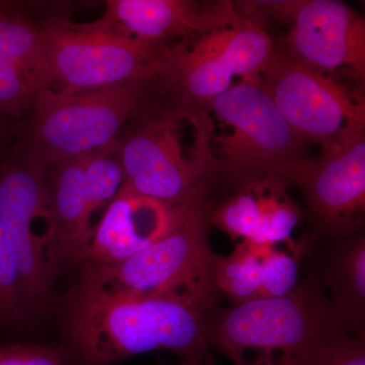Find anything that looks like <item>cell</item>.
I'll list each match as a JSON object with an SVG mask.
<instances>
[{
	"label": "cell",
	"instance_id": "6da1fadb",
	"mask_svg": "<svg viewBox=\"0 0 365 365\" xmlns=\"http://www.w3.org/2000/svg\"><path fill=\"white\" fill-rule=\"evenodd\" d=\"M211 309L176 297L104 299L71 287L62 304L59 346L66 365H113L158 350L201 364L209 348L205 318Z\"/></svg>",
	"mask_w": 365,
	"mask_h": 365
},
{
	"label": "cell",
	"instance_id": "7a4b0ae2",
	"mask_svg": "<svg viewBox=\"0 0 365 365\" xmlns=\"http://www.w3.org/2000/svg\"><path fill=\"white\" fill-rule=\"evenodd\" d=\"M205 335L235 365H327L356 334L311 272L282 297L215 307L206 314Z\"/></svg>",
	"mask_w": 365,
	"mask_h": 365
},
{
	"label": "cell",
	"instance_id": "3957f363",
	"mask_svg": "<svg viewBox=\"0 0 365 365\" xmlns=\"http://www.w3.org/2000/svg\"><path fill=\"white\" fill-rule=\"evenodd\" d=\"M215 127L208 110L179 98L169 108L150 113L118 143L123 187L170 205L209 203L215 191Z\"/></svg>",
	"mask_w": 365,
	"mask_h": 365
},
{
	"label": "cell",
	"instance_id": "277c9868",
	"mask_svg": "<svg viewBox=\"0 0 365 365\" xmlns=\"http://www.w3.org/2000/svg\"><path fill=\"white\" fill-rule=\"evenodd\" d=\"M210 205L194 208L174 232L126 260L81 264L73 287L104 299L169 297L217 307L222 294L216 283L218 255L209 242Z\"/></svg>",
	"mask_w": 365,
	"mask_h": 365
},
{
	"label": "cell",
	"instance_id": "5b68a950",
	"mask_svg": "<svg viewBox=\"0 0 365 365\" xmlns=\"http://www.w3.org/2000/svg\"><path fill=\"white\" fill-rule=\"evenodd\" d=\"M151 83H125L97 90L45 88L36 96L30 117L14 127L9 153L46 170L116 141L127 119L143 109Z\"/></svg>",
	"mask_w": 365,
	"mask_h": 365
},
{
	"label": "cell",
	"instance_id": "8992f818",
	"mask_svg": "<svg viewBox=\"0 0 365 365\" xmlns=\"http://www.w3.org/2000/svg\"><path fill=\"white\" fill-rule=\"evenodd\" d=\"M208 111L220 129L211 139L215 190L232 192L267 178L287 180L307 158L309 143L283 119L259 81L234 83L211 101Z\"/></svg>",
	"mask_w": 365,
	"mask_h": 365
},
{
	"label": "cell",
	"instance_id": "52a82bcc",
	"mask_svg": "<svg viewBox=\"0 0 365 365\" xmlns=\"http://www.w3.org/2000/svg\"><path fill=\"white\" fill-rule=\"evenodd\" d=\"M41 25L54 90L91 91L160 79L170 83L176 47L131 39L93 23L53 19Z\"/></svg>",
	"mask_w": 365,
	"mask_h": 365
},
{
	"label": "cell",
	"instance_id": "ba28073f",
	"mask_svg": "<svg viewBox=\"0 0 365 365\" xmlns=\"http://www.w3.org/2000/svg\"><path fill=\"white\" fill-rule=\"evenodd\" d=\"M0 163V212L18 273L26 323L57 307L60 264L45 170L7 153Z\"/></svg>",
	"mask_w": 365,
	"mask_h": 365
},
{
	"label": "cell",
	"instance_id": "9c48e42d",
	"mask_svg": "<svg viewBox=\"0 0 365 365\" xmlns=\"http://www.w3.org/2000/svg\"><path fill=\"white\" fill-rule=\"evenodd\" d=\"M259 83L292 130L322 153L365 134L361 88L316 71L276 49Z\"/></svg>",
	"mask_w": 365,
	"mask_h": 365
},
{
	"label": "cell",
	"instance_id": "30bf717a",
	"mask_svg": "<svg viewBox=\"0 0 365 365\" xmlns=\"http://www.w3.org/2000/svg\"><path fill=\"white\" fill-rule=\"evenodd\" d=\"M274 52L265 29L239 14L190 45L177 46L170 83L180 101L208 110L213 98L234 85L235 78L259 81Z\"/></svg>",
	"mask_w": 365,
	"mask_h": 365
},
{
	"label": "cell",
	"instance_id": "8fae6325",
	"mask_svg": "<svg viewBox=\"0 0 365 365\" xmlns=\"http://www.w3.org/2000/svg\"><path fill=\"white\" fill-rule=\"evenodd\" d=\"M304 195L313 234L342 240L361 232L365 213V134L318 158L307 157L288 174Z\"/></svg>",
	"mask_w": 365,
	"mask_h": 365
},
{
	"label": "cell",
	"instance_id": "7c38bea8",
	"mask_svg": "<svg viewBox=\"0 0 365 365\" xmlns=\"http://www.w3.org/2000/svg\"><path fill=\"white\" fill-rule=\"evenodd\" d=\"M282 21H289L288 54L312 68L364 88L365 20L339 0H284Z\"/></svg>",
	"mask_w": 365,
	"mask_h": 365
},
{
	"label": "cell",
	"instance_id": "4fadbf2b",
	"mask_svg": "<svg viewBox=\"0 0 365 365\" xmlns=\"http://www.w3.org/2000/svg\"><path fill=\"white\" fill-rule=\"evenodd\" d=\"M230 1L109 0L98 28L143 42L168 44L173 38L194 39L237 16Z\"/></svg>",
	"mask_w": 365,
	"mask_h": 365
},
{
	"label": "cell",
	"instance_id": "5bb4252c",
	"mask_svg": "<svg viewBox=\"0 0 365 365\" xmlns=\"http://www.w3.org/2000/svg\"><path fill=\"white\" fill-rule=\"evenodd\" d=\"M195 207L170 205L122 186L95 227L83 263L126 260L174 232Z\"/></svg>",
	"mask_w": 365,
	"mask_h": 365
},
{
	"label": "cell",
	"instance_id": "9a60e30c",
	"mask_svg": "<svg viewBox=\"0 0 365 365\" xmlns=\"http://www.w3.org/2000/svg\"><path fill=\"white\" fill-rule=\"evenodd\" d=\"M284 178H267L244 185L208 209L209 225L232 242L277 244L294 239L304 211L290 195Z\"/></svg>",
	"mask_w": 365,
	"mask_h": 365
},
{
	"label": "cell",
	"instance_id": "2e32d148",
	"mask_svg": "<svg viewBox=\"0 0 365 365\" xmlns=\"http://www.w3.org/2000/svg\"><path fill=\"white\" fill-rule=\"evenodd\" d=\"M312 237L257 244L235 242L228 256H218L216 283L232 304L287 294L299 283V267L311 247Z\"/></svg>",
	"mask_w": 365,
	"mask_h": 365
},
{
	"label": "cell",
	"instance_id": "e0dca14e",
	"mask_svg": "<svg viewBox=\"0 0 365 365\" xmlns=\"http://www.w3.org/2000/svg\"><path fill=\"white\" fill-rule=\"evenodd\" d=\"M85 155L46 168L54 242L60 264L81 265L93 239L90 196L85 177Z\"/></svg>",
	"mask_w": 365,
	"mask_h": 365
},
{
	"label": "cell",
	"instance_id": "ac0fdd59",
	"mask_svg": "<svg viewBox=\"0 0 365 365\" xmlns=\"http://www.w3.org/2000/svg\"><path fill=\"white\" fill-rule=\"evenodd\" d=\"M322 240L324 246H319L314 235L309 249L317 257L312 273L328 290L334 311L348 331L365 333L364 232L342 240Z\"/></svg>",
	"mask_w": 365,
	"mask_h": 365
},
{
	"label": "cell",
	"instance_id": "d6986e66",
	"mask_svg": "<svg viewBox=\"0 0 365 365\" xmlns=\"http://www.w3.org/2000/svg\"><path fill=\"white\" fill-rule=\"evenodd\" d=\"M18 4L0 1V56L25 76L36 93L53 88L42 25L26 20Z\"/></svg>",
	"mask_w": 365,
	"mask_h": 365
},
{
	"label": "cell",
	"instance_id": "ffe728a7",
	"mask_svg": "<svg viewBox=\"0 0 365 365\" xmlns=\"http://www.w3.org/2000/svg\"><path fill=\"white\" fill-rule=\"evenodd\" d=\"M85 177L91 207L95 213L109 204L124 184V173L118 153V143L86 153Z\"/></svg>",
	"mask_w": 365,
	"mask_h": 365
},
{
	"label": "cell",
	"instance_id": "44dd1931",
	"mask_svg": "<svg viewBox=\"0 0 365 365\" xmlns=\"http://www.w3.org/2000/svg\"><path fill=\"white\" fill-rule=\"evenodd\" d=\"M26 324L19 295L18 273L0 212V326Z\"/></svg>",
	"mask_w": 365,
	"mask_h": 365
},
{
	"label": "cell",
	"instance_id": "7402d4cb",
	"mask_svg": "<svg viewBox=\"0 0 365 365\" xmlns=\"http://www.w3.org/2000/svg\"><path fill=\"white\" fill-rule=\"evenodd\" d=\"M37 93L20 71L0 56V113L19 119L32 111Z\"/></svg>",
	"mask_w": 365,
	"mask_h": 365
},
{
	"label": "cell",
	"instance_id": "603a6c76",
	"mask_svg": "<svg viewBox=\"0 0 365 365\" xmlns=\"http://www.w3.org/2000/svg\"><path fill=\"white\" fill-rule=\"evenodd\" d=\"M0 365H66L60 346L7 342L0 344Z\"/></svg>",
	"mask_w": 365,
	"mask_h": 365
},
{
	"label": "cell",
	"instance_id": "cb8c5ba5",
	"mask_svg": "<svg viewBox=\"0 0 365 365\" xmlns=\"http://www.w3.org/2000/svg\"><path fill=\"white\" fill-rule=\"evenodd\" d=\"M365 333L350 336L327 365H365Z\"/></svg>",
	"mask_w": 365,
	"mask_h": 365
},
{
	"label": "cell",
	"instance_id": "d4e9b609",
	"mask_svg": "<svg viewBox=\"0 0 365 365\" xmlns=\"http://www.w3.org/2000/svg\"><path fill=\"white\" fill-rule=\"evenodd\" d=\"M14 127L11 119L0 113V155L4 157L9 150V141L14 136Z\"/></svg>",
	"mask_w": 365,
	"mask_h": 365
},
{
	"label": "cell",
	"instance_id": "484cf974",
	"mask_svg": "<svg viewBox=\"0 0 365 365\" xmlns=\"http://www.w3.org/2000/svg\"><path fill=\"white\" fill-rule=\"evenodd\" d=\"M182 365H211V364H203L202 362L201 364H186V362H184Z\"/></svg>",
	"mask_w": 365,
	"mask_h": 365
}]
</instances>
